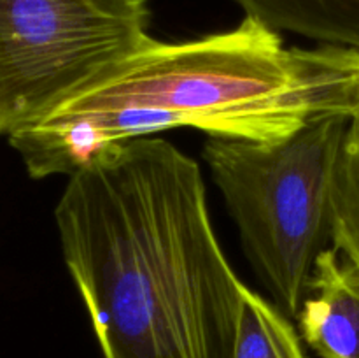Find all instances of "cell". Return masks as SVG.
Wrapping results in <instances>:
<instances>
[{"label":"cell","mask_w":359,"mask_h":358,"mask_svg":"<svg viewBox=\"0 0 359 358\" xmlns=\"http://www.w3.org/2000/svg\"><path fill=\"white\" fill-rule=\"evenodd\" d=\"M67 269L104 358H231L245 284L195 160L139 137L69 175L55 209Z\"/></svg>","instance_id":"cell-1"},{"label":"cell","mask_w":359,"mask_h":358,"mask_svg":"<svg viewBox=\"0 0 359 358\" xmlns=\"http://www.w3.org/2000/svg\"><path fill=\"white\" fill-rule=\"evenodd\" d=\"M359 51L286 48L245 16L195 41L154 39L104 79L7 139L35 179L74 174L100 151L172 128L273 142L330 116L353 118Z\"/></svg>","instance_id":"cell-2"},{"label":"cell","mask_w":359,"mask_h":358,"mask_svg":"<svg viewBox=\"0 0 359 358\" xmlns=\"http://www.w3.org/2000/svg\"><path fill=\"white\" fill-rule=\"evenodd\" d=\"M349 123V116H330L273 142L209 135L203 146L245 253L290 319L307 298L319 255L333 244V195Z\"/></svg>","instance_id":"cell-3"},{"label":"cell","mask_w":359,"mask_h":358,"mask_svg":"<svg viewBox=\"0 0 359 358\" xmlns=\"http://www.w3.org/2000/svg\"><path fill=\"white\" fill-rule=\"evenodd\" d=\"M147 0H0V135L35 125L154 41Z\"/></svg>","instance_id":"cell-4"},{"label":"cell","mask_w":359,"mask_h":358,"mask_svg":"<svg viewBox=\"0 0 359 358\" xmlns=\"http://www.w3.org/2000/svg\"><path fill=\"white\" fill-rule=\"evenodd\" d=\"M297 321L321 358H359V270L333 246L316 262Z\"/></svg>","instance_id":"cell-5"},{"label":"cell","mask_w":359,"mask_h":358,"mask_svg":"<svg viewBox=\"0 0 359 358\" xmlns=\"http://www.w3.org/2000/svg\"><path fill=\"white\" fill-rule=\"evenodd\" d=\"M245 16L279 32L359 51V0H235Z\"/></svg>","instance_id":"cell-6"},{"label":"cell","mask_w":359,"mask_h":358,"mask_svg":"<svg viewBox=\"0 0 359 358\" xmlns=\"http://www.w3.org/2000/svg\"><path fill=\"white\" fill-rule=\"evenodd\" d=\"M231 358H307L293 323L273 302L245 288Z\"/></svg>","instance_id":"cell-7"},{"label":"cell","mask_w":359,"mask_h":358,"mask_svg":"<svg viewBox=\"0 0 359 358\" xmlns=\"http://www.w3.org/2000/svg\"><path fill=\"white\" fill-rule=\"evenodd\" d=\"M351 125V123H349ZM333 248L359 270V137L347 130L333 195Z\"/></svg>","instance_id":"cell-8"},{"label":"cell","mask_w":359,"mask_h":358,"mask_svg":"<svg viewBox=\"0 0 359 358\" xmlns=\"http://www.w3.org/2000/svg\"><path fill=\"white\" fill-rule=\"evenodd\" d=\"M349 128H351V132L354 133V135L359 137V102H358V107H356V111H354L353 118H351Z\"/></svg>","instance_id":"cell-9"}]
</instances>
